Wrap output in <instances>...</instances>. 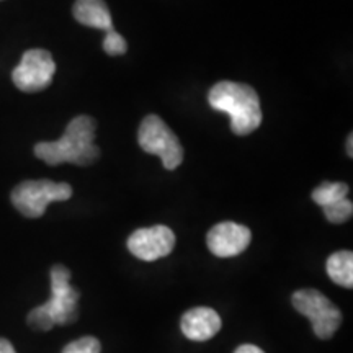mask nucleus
Returning <instances> with one entry per match:
<instances>
[{
  "mask_svg": "<svg viewBox=\"0 0 353 353\" xmlns=\"http://www.w3.org/2000/svg\"><path fill=\"white\" fill-rule=\"evenodd\" d=\"M322 211H324L325 218H327L329 223L342 224V223H345L347 219L352 218L353 205L348 198H343V200L335 201V203H332V205L324 206Z\"/></svg>",
  "mask_w": 353,
  "mask_h": 353,
  "instance_id": "14",
  "label": "nucleus"
},
{
  "mask_svg": "<svg viewBox=\"0 0 353 353\" xmlns=\"http://www.w3.org/2000/svg\"><path fill=\"white\" fill-rule=\"evenodd\" d=\"M103 50L110 56H121L126 52L128 44L120 33L112 32L107 33V37L103 39Z\"/></svg>",
  "mask_w": 353,
  "mask_h": 353,
  "instance_id": "16",
  "label": "nucleus"
},
{
  "mask_svg": "<svg viewBox=\"0 0 353 353\" xmlns=\"http://www.w3.org/2000/svg\"><path fill=\"white\" fill-rule=\"evenodd\" d=\"M175 247V234L167 226L143 228L134 231L128 239V249L136 259L156 262L164 259Z\"/></svg>",
  "mask_w": 353,
  "mask_h": 353,
  "instance_id": "8",
  "label": "nucleus"
},
{
  "mask_svg": "<svg viewBox=\"0 0 353 353\" xmlns=\"http://www.w3.org/2000/svg\"><path fill=\"white\" fill-rule=\"evenodd\" d=\"M95 130L94 118L87 114L76 117L59 139L34 145V156L50 165H59L64 162L76 165L94 164L100 156L99 148L95 145Z\"/></svg>",
  "mask_w": 353,
  "mask_h": 353,
  "instance_id": "1",
  "label": "nucleus"
},
{
  "mask_svg": "<svg viewBox=\"0 0 353 353\" xmlns=\"http://www.w3.org/2000/svg\"><path fill=\"white\" fill-rule=\"evenodd\" d=\"M72 196V187L51 180H26L12 192V203L26 218H39L52 201H65Z\"/></svg>",
  "mask_w": 353,
  "mask_h": 353,
  "instance_id": "5",
  "label": "nucleus"
},
{
  "mask_svg": "<svg viewBox=\"0 0 353 353\" xmlns=\"http://www.w3.org/2000/svg\"><path fill=\"white\" fill-rule=\"evenodd\" d=\"M352 154H353V151H352V134L348 136V156L352 157Z\"/></svg>",
  "mask_w": 353,
  "mask_h": 353,
  "instance_id": "19",
  "label": "nucleus"
},
{
  "mask_svg": "<svg viewBox=\"0 0 353 353\" xmlns=\"http://www.w3.org/2000/svg\"><path fill=\"white\" fill-rule=\"evenodd\" d=\"M327 275L334 283L343 288L353 286V254L348 250H339L327 259Z\"/></svg>",
  "mask_w": 353,
  "mask_h": 353,
  "instance_id": "12",
  "label": "nucleus"
},
{
  "mask_svg": "<svg viewBox=\"0 0 353 353\" xmlns=\"http://www.w3.org/2000/svg\"><path fill=\"white\" fill-rule=\"evenodd\" d=\"M100 352H101V345L99 339L82 337L68 343L61 353H100Z\"/></svg>",
  "mask_w": 353,
  "mask_h": 353,
  "instance_id": "15",
  "label": "nucleus"
},
{
  "mask_svg": "<svg viewBox=\"0 0 353 353\" xmlns=\"http://www.w3.org/2000/svg\"><path fill=\"white\" fill-rule=\"evenodd\" d=\"M293 306L299 314L306 316L312 324L316 337L327 341L342 324V312L332 301L312 288L299 290L293 294Z\"/></svg>",
  "mask_w": 353,
  "mask_h": 353,
  "instance_id": "6",
  "label": "nucleus"
},
{
  "mask_svg": "<svg viewBox=\"0 0 353 353\" xmlns=\"http://www.w3.org/2000/svg\"><path fill=\"white\" fill-rule=\"evenodd\" d=\"M180 327L188 341L206 342L221 330V317L211 307H193L183 314Z\"/></svg>",
  "mask_w": 353,
  "mask_h": 353,
  "instance_id": "10",
  "label": "nucleus"
},
{
  "mask_svg": "<svg viewBox=\"0 0 353 353\" xmlns=\"http://www.w3.org/2000/svg\"><path fill=\"white\" fill-rule=\"evenodd\" d=\"M348 195V185L342 182H324L312 192V200L321 208L332 205V203L343 200Z\"/></svg>",
  "mask_w": 353,
  "mask_h": 353,
  "instance_id": "13",
  "label": "nucleus"
},
{
  "mask_svg": "<svg viewBox=\"0 0 353 353\" xmlns=\"http://www.w3.org/2000/svg\"><path fill=\"white\" fill-rule=\"evenodd\" d=\"M0 353H17V352L7 339H0Z\"/></svg>",
  "mask_w": 353,
  "mask_h": 353,
  "instance_id": "18",
  "label": "nucleus"
},
{
  "mask_svg": "<svg viewBox=\"0 0 353 353\" xmlns=\"http://www.w3.org/2000/svg\"><path fill=\"white\" fill-rule=\"evenodd\" d=\"M56 74V63L46 50H30L21 57L20 64L13 69L12 81L21 92L44 90L51 85Z\"/></svg>",
  "mask_w": 353,
  "mask_h": 353,
  "instance_id": "7",
  "label": "nucleus"
},
{
  "mask_svg": "<svg viewBox=\"0 0 353 353\" xmlns=\"http://www.w3.org/2000/svg\"><path fill=\"white\" fill-rule=\"evenodd\" d=\"M252 241V232L247 226L224 221L216 224L206 236V244L216 257L229 259L244 252Z\"/></svg>",
  "mask_w": 353,
  "mask_h": 353,
  "instance_id": "9",
  "label": "nucleus"
},
{
  "mask_svg": "<svg viewBox=\"0 0 353 353\" xmlns=\"http://www.w3.org/2000/svg\"><path fill=\"white\" fill-rule=\"evenodd\" d=\"M234 353H265L262 348L257 345H252V343H245V345H241Z\"/></svg>",
  "mask_w": 353,
  "mask_h": 353,
  "instance_id": "17",
  "label": "nucleus"
},
{
  "mask_svg": "<svg viewBox=\"0 0 353 353\" xmlns=\"http://www.w3.org/2000/svg\"><path fill=\"white\" fill-rule=\"evenodd\" d=\"M138 143L144 152L161 157L167 170H175L183 162L182 144L157 114H148L141 123Z\"/></svg>",
  "mask_w": 353,
  "mask_h": 353,
  "instance_id": "4",
  "label": "nucleus"
},
{
  "mask_svg": "<svg viewBox=\"0 0 353 353\" xmlns=\"http://www.w3.org/2000/svg\"><path fill=\"white\" fill-rule=\"evenodd\" d=\"M210 105L229 114L231 130L237 136H247L262 125V108L257 92L250 85L223 81L210 90Z\"/></svg>",
  "mask_w": 353,
  "mask_h": 353,
  "instance_id": "2",
  "label": "nucleus"
},
{
  "mask_svg": "<svg viewBox=\"0 0 353 353\" xmlns=\"http://www.w3.org/2000/svg\"><path fill=\"white\" fill-rule=\"evenodd\" d=\"M70 270L64 265L51 268V298L28 314L30 327L39 332L51 330L54 325H65L79 317V291L70 286Z\"/></svg>",
  "mask_w": 353,
  "mask_h": 353,
  "instance_id": "3",
  "label": "nucleus"
},
{
  "mask_svg": "<svg viewBox=\"0 0 353 353\" xmlns=\"http://www.w3.org/2000/svg\"><path fill=\"white\" fill-rule=\"evenodd\" d=\"M72 13L79 23L90 26V28L103 30L105 33L114 32L112 15H110L108 6L103 0H76Z\"/></svg>",
  "mask_w": 353,
  "mask_h": 353,
  "instance_id": "11",
  "label": "nucleus"
}]
</instances>
